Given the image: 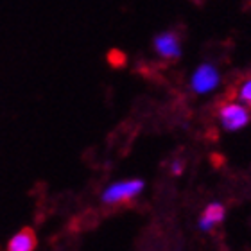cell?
I'll list each match as a JSON object with an SVG mask.
<instances>
[{
  "label": "cell",
  "mask_w": 251,
  "mask_h": 251,
  "mask_svg": "<svg viewBox=\"0 0 251 251\" xmlns=\"http://www.w3.org/2000/svg\"><path fill=\"white\" fill-rule=\"evenodd\" d=\"M223 219H225V206L219 204V203H214L204 210V214H203V217H201L199 226H201L203 230H210L215 223H221Z\"/></svg>",
  "instance_id": "cell-6"
},
{
  "label": "cell",
  "mask_w": 251,
  "mask_h": 251,
  "mask_svg": "<svg viewBox=\"0 0 251 251\" xmlns=\"http://www.w3.org/2000/svg\"><path fill=\"white\" fill-rule=\"evenodd\" d=\"M237 97L241 99V102L248 104L251 108V75L244 77L237 86Z\"/></svg>",
  "instance_id": "cell-7"
},
{
  "label": "cell",
  "mask_w": 251,
  "mask_h": 251,
  "mask_svg": "<svg viewBox=\"0 0 251 251\" xmlns=\"http://www.w3.org/2000/svg\"><path fill=\"white\" fill-rule=\"evenodd\" d=\"M194 2H199V0H194Z\"/></svg>",
  "instance_id": "cell-9"
},
{
  "label": "cell",
  "mask_w": 251,
  "mask_h": 251,
  "mask_svg": "<svg viewBox=\"0 0 251 251\" xmlns=\"http://www.w3.org/2000/svg\"><path fill=\"white\" fill-rule=\"evenodd\" d=\"M154 50L163 59H176L181 54L179 47V36L174 32H162L154 38Z\"/></svg>",
  "instance_id": "cell-3"
},
{
  "label": "cell",
  "mask_w": 251,
  "mask_h": 251,
  "mask_svg": "<svg viewBox=\"0 0 251 251\" xmlns=\"http://www.w3.org/2000/svg\"><path fill=\"white\" fill-rule=\"evenodd\" d=\"M144 190V181L142 179H126V181H117L110 185L102 192V201L106 204H119L135 199L138 194Z\"/></svg>",
  "instance_id": "cell-1"
},
{
  "label": "cell",
  "mask_w": 251,
  "mask_h": 251,
  "mask_svg": "<svg viewBox=\"0 0 251 251\" xmlns=\"http://www.w3.org/2000/svg\"><path fill=\"white\" fill-rule=\"evenodd\" d=\"M181 171H183V165H181L179 162L174 163V165H173V173H174V174H179Z\"/></svg>",
  "instance_id": "cell-8"
},
{
  "label": "cell",
  "mask_w": 251,
  "mask_h": 251,
  "mask_svg": "<svg viewBox=\"0 0 251 251\" xmlns=\"http://www.w3.org/2000/svg\"><path fill=\"white\" fill-rule=\"evenodd\" d=\"M219 119L226 129L237 131L250 122V111L239 102H225L219 108Z\"/></svg>",
  "instance_id": "cell-2"
},
{
  "label": "cell",
  "mask_w": 251,
  "mask_h": 251,
  "mask_svg": "<svg viewBox=\"0 0 251 251\" xmlns=\"http://www.w3.org/2000/svg\"><path fill=\"white\" fill-rule=\"evenodd\" d=\"M36 248V237L32 230H20L7 242L9 251H32Z\"/></svg>",
  "instance_id": "cell-5"
},
{
  "label": "cell",
  "mask_w": 251,
  "mask_h": 251,
  "mask_svg": "<svg viewBox=\"0 0 251 251\" xmlns=\"http://www.w3.org/2000/svg\"><path fill=\"white\" fill-rule=\"evenodd\" d=\"M219 84V74L212 65H203L196 70L192 77V88L198 94H204Z\"/></svg>",
  "instance_id": "cell-4"
}]
</instances>
